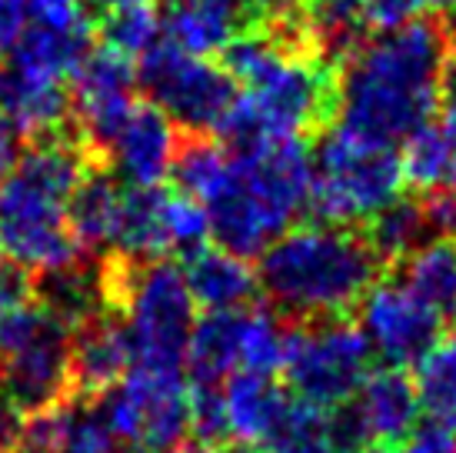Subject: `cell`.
Masks as SVG:
<instances>
[{
  "label": "cell",
  "instance_id": "6da1fadb",
  "mask_svg": "<svg viewBox=\"0 0 456 453\" xmlns=\"http://www.w3.org/2000/svg\"><path fill=\"white\" fill-rule=\"evenodd\" d=\"M456 54L446 13L363 37L337 67V120L360 137L400 147L444 103V77Z\"/></svg>",
  "mask_w": 456,
  "mask_h": 453
},
{
  "label": "cell",
  "instance_id": "7a4b0ae2",
  "mask_svg": "<svg viewBox=\"0 0 456 453\" xmlns=\"http://www.w3.org/2000/svg\"><path fill=\"white\" fill-rule=\"evenodd\" d=\"M383 267L363 226L314 220L287 226L260 251L256 287L283 317L310 320L350 314L370 284L380 280Z\"/></svg>",
  "mask_w": 456,
  "mask_h": 453
},
{
  "label": "cell",
  "instance_id": "3957f363",
  "mask_svg": "<svg viewBox=\"0 0 456 453\" xmlns=\"http://www.w3.org/2000/svg\"><path fill=\"white\" fill-rule=\"evenodd\" d=\"M310 194V153L304 140H264L230 153L227 177L203 201L210 237L220 247L260 257L293 226Z\"/></svg>",
  "mask_w": 456,
  "mask_h": 453
},
{
  "label": "cell",
  "instance_id": "277c9868",
  "mask_svg": "<svg viewBox=\"0 0 456 453\" xmlns=\"http://www.w3.org/2000/svg\"><path fill=\"white\" fill-rule=\"evenodd\" d=\"M107 310L124 324L130 367L183 370V353L193 327V297L183 270L170 260H127L120 253L101 257Z\"/></svg>",
  "mask_w": 456,
  "mask_h": 453
},
{
  "label": "cell",
  "instance_id": "5b68a950",
  "mask_svg": "<svg viewBox=\"0 0 456 453\" xmlns=\"http://www.w3.org/2000/svg\"><path fill=\"white\" fill-rule=\"evenodd\" d=\"M403 167L396 147L346 130L323 127L310 161L306 207L323 224L363 226L380 207L403 194Z\"/></svg>",
  "mask_w": 456,
  "mask_h": 453
},
{
  "label": "cell",
  "instance_id": "8992f818",
  "mask_svg": "<svg viewBox=\"0 0 456 453\" xmlns=\"http://www.w3.org/2000/svg\"><path fill=\"white\" fill-rule=\"evenodd\" d=\"M370 370H373V350L350 314L310 317V320L290 317L280 374L287 377L293 397L333 410L360 391Z\"/></svg>",
  "mask_w": 456,
  "mask_h": 453
},
{
  "label": "cell",
  "instance_id": "52a82bcc",
  "mask_svg": "<svg viewBox=\"0 0 456 453\" xmlns=\"http://www.w3.org/2000/svg\"><path fill=\"white\" fill-rule=\"evenodd\" d=\"M94 403L117 443L160 453L191 441V383L183 370L130 367Z\"/></svg>",
  "mask_w": 456,
  "mask_h": 453
},
{
  "label": "cell",
  "instance_id": "ba28073f",
  "mask_svg": "<svg viewBox=\"0 0 456 453\" xmlns=\"http://www.w3.org/2000/svg\"><path fill=\"white\" fill-rule=\"evenodd\" d=\"M137 90L187 134H216L237 101V80L224 67L170 40H157L137 61Z\"/></svg>",
  "mask_w": 456,
  "mask_h": 453
},
{
  "label": "cell",
  "instance_id": "9c48e42d",
  "mask_svg": "<svg viewBox=\"0 0 456 453\" xmlns=\"http://www.w3.org/2000/svg\"><path fill=\"white\" fill-rule=\"evenodd\" d=\"M0 251L30 274L84 257L67 226V197L20 167L0 177Z\"/></svg>",
  "mask_w": 456,
  "mask_h": 453
},
{
  "label": "cell",
  "instance_id": "30bf717a",
  "mask_svg": "<svg viewBox=\"0 0 456 453\" xmlns=\"http://www.w3.org/2000/svg\"><path fill=\"white\" fill-rule=\"evenodd\" d=\"M70 127L101 161L124 113L137 101V61L114 47H90L70 74Z\"/></svg>",
  "mask_w": 456,
  "mask_h": 453
},
{
  "label": "cell",
  "instance_id": "8fae6325",
  "mask_svg": "<svg viewBox=\"0 0 456 453\" xmlns=\"http://www.w3.org/2000/svg\"><path fill=\"white\" fill-rule=\"evenodd\" d=\"M360 330L387 367H410L444 337V314L400 280H373L360 297Z\"/></svg>",
  "mask_w": 456,
  "mask_h": 453
},
{
  "label": "cell",
  "instance_id": "7c38bea8",
  "mask_svg": "<svg viewBox=\"0 0 456 453\" xmlns=\"http://www.w3.org/2000/svg\"><path fill=\"white\" fill-rule=\"evenodd\" d=\"M0 393L24 414L44 410L74 393L70 383V327L51 314L47 327L24 347L0 357Z\"/></svg>",
  "mask_w": 456,
  "mask_h": 453
},
{
  "label": "cell",
  "instance_id": "4fadbf2b",
  "mask_svg": "<svg viewBox=\"0 0 456 453\" xmlns=\"http://www.w3.org/2000/svg\"><path fill=\"white\" fill-rule=\"evenodd\" d=\"M177 137V124L157 103L134 101L107 140L101 164L110 167L117 180H124L127 187H157L170 177Z\"/></svg>",
  "mask_w": 456,
  "mask_h": 453
},
{
  "label": "cell",
  "instance_id": "5bb4252c",
  "mask_svg": "<svg viewBox=\"0 0 456 453\" xmlns=\"http://www.w3.org/2000/svg\"><path fill=\"white\" fill-rule=\"evenodd\" d=\"M254 24V11L247 0H164L160 11L164 40L197 57L220 54Z\"/></svg>",
  "mask_w": 456,
  "mask_h": 453
},
{
  "label": "cell",
  "instance_id": "9a60e30c",
  "mask_svg": "<svg viewBox=\"0 0 456 453\" xmlns=\"http://www.w3.org/2000/svg\"><path fill=\"white\" fill-rule=\"evenodd\" d=\"M360 427L370 443H403V437L417 427L419 420V397L413 387V377L403 367H383L370 370L360 391L350 397Z\"/></svg>",
  "mask_w": 456,
  "mask_h": 453
},
{
  "label": "cell",
  "instance_id": "2e32d148",
  "mask_svg": "<svg viewBox=\"0 0 456 453\" xmlns=\"http://www.w3.org/2000/svg\"><path fill=\"white\" fill-rule=\"evenodd\" d=\"M130 370V347L114 310L70 330V383L77 397H97Z\"/></svg>",
  "mask_w": 456,
  "mask_h": 453
},
{
  "label": "cell",
  "instance_id": "e0dca14e",
  "mask_svg": "<svg viewBox=\"0 0 456 453\" xmlns=\"http://www.w3.org/2000/svg\"><path fill=\"white\" fill-rule=\"evenodd\" d=\"M0 111L11 117L24 137H47L70 127V90L67 80L27 74L0 63Z\"/></svg>",
  "mask_w": 456,
  "mask_h": 453
},
{
  "label": "cell",
  "instance_id": "ac0fdd59",
  "mask_svg": "<svg viewBox=\"0 0 456 453\" xmlns=\"http://www.w3.org/2000/svg\"><path fill=\"white\" fill-rule=\"evenodd\" d=\"M183 280L191 290L193 303L203 310H237L254 301L256 270L247 264V257L227 251V247H207L200 243L197 251L183 253Z\"/></svg>",
  "mask_w": 456,
  "mask_h": 453
},
{
  "label": "cell",
  "instance_id": "d6986e66",
  "mask_svg": "<svg viewBox=\"0 0 456 453\" xmlns=\"http://www.w3.org/2000/svg\"><path fill=\"white\" fill-rule=\"evenodd\" d=\"M84 257H77L64 267H53V270H40L34 277V301L70 330L107 310L103 264L84 260Z\"/></svg>",
  "mask_w": 456,
  "mask_h": 453
},
{
  "label": "cell",
  "instance_id": "ffe728a7",
  "mask_svg": "<svg viewBox=\"0 0 456 453\" xmlns=\"http://www.w3.org/2000/svg\"><path fill=\"white\" fill-rule=\"evenodd\" d=\"M120 180L107 164H90L67 197V226L84 253L110 251L117 214H120Z\"/></svg>",
  "mask_w": 456,
  "mask_h": 453
},
{
  "label": "cell",
  "instance_id": "44dd1931",
  "mask_svg": "<svg viewBox=\"0 0 456 453\" xmlns=\"http://www.w3.org/2000/svg\"><path fill=\"white\" fill-rule=\"evenodd\" d=\"M240 310H207V317L193 320L183 370L191 383H216L227 380L240 367Z\"/></svg>",
  "mask_w": 456,
  "mask_h": 453
},
{
  "label": "cell",
  "instance_id": "7402d4cb",
  "mask_svg": "<svg viewBox=\"0 0 456 453\" xmlns=\"http://www.w3.org/2000/svg\"><path fill=\"white\" fill-rule=\"evenodd\" d=\"M220 393H224L230 437L247 443H260L280 407L287 403V391L273 380V374H256V370H233Z\"/></svg>",
  "mask_w": 456,
  "mask_h": 453
},
{
  "label": "cell",
  "instance_id": "603a6c76",
  "mask_svg": "<svg viewBox=\"0 0 456 453\" xmlns=\"http://www.w3.org/2000/svg\"><path fill=\"white\" fill-rule=\"evenodd\" d=\"M164 194L157 187H127L120 197L110 253H120L127 260H157L167 253L164 234Z\"/></svg>",
  "mask_w": 456,
  "mask_h": 453
},
{
  "label": "cell",
  "instance_id": "cb8c5ba5",
  "mask_svg": "<svg viewBox=\"0 0 456 453\" xmlns=\"http://www.w3.org/2000/svg\"><path fill=\"white\" fill-rule=\"evenodd\" d=\"M400 267V284L427 301L440 314H456V237H430L406 253Z\"/></svg>",
  "mask_w": 456,
  "mask_h": 453
},
{
  "label": "cell",
  "instance_id": "d4e9b609",
  "mask_svg": "<svg viewBox=\"0 0 456 453\" xmlns=\"http://www.w3.org/2000/svg\"><path fill=\"white\" fill-rule=\"evenodd\" d=\"M264 453H337L333 416L327 407H317L300 397H287L273 424L260 437Z\"/></svg>",
  "mask_w": 456,
  "mask_h": 453
},
{
  "label": "cell",
  "instance_id": "484cf974",
  "mask_svg": "<svg viewBox=\"0 0 456 453\" xmlns=\"http://www.w3.org/2000/svg\"><path fill=\"white\" fill-rule=\"evenodd\" d=\"M363 234H367L370 247L377 251V257H380L387 267L396 264V260H403L413 247H419L423 240L433 237L419 194H413V197H403V194L393 197L387 207H380V210L363 224Z\"/></svg>",
  "mask_w": 456,
  "mask_h": 453
},
{
  "label": "cell",
  "instance_id": "4316f807",
  "mask_svg": "<svg viewBox=\"0 0 456 453\" xmlns=\"http://www.w3.org/2000/svg\"><path fill=\"white\" fill-rule=\"evenodd\" d=\"M227 167L230 151L216 134H187V130H180L174 161H170V177H174L180 194L203 203L220 187V180L227 177Z\"/></svg>",
  "mask_w": 456,
  "mask_h": 453
},
{
  "label": "cell",
  "instance_id": "83f0119b",
  "mask_svg": "<svg viewBox=\"0 0 456 453\" xmlns=\"http://www.w3.org/2000/svg\"><path fill=\"white\" fill-rule=\"evenodd\" d=\"M400 147H403L400 151L403 184L413 187V194H430V190L450 187L456 167V151L444 127L433 124V120L417 127Z\"/></svg>",
  "mask_w": 456,
  "mask_h": 453
},
{
  "label": "cell",
  "instance_id": "f1b7e54d",
  "mask_svg": "<svg viewBox=\"0 0 456 453\" xmlns=\"http://www.w3.org/2000/svg\"><path fill=\"white\" fill-rule=\"evenodd\" d=\"M417 397L419 410L430 420L456 430V337H440L417 360Z\"/></svg>",
  "mask_w": 456,
  "mask_h": 453
},
{
  "label": "cell",
  "instance_id": "f546056e",
  "mask_svg": "<svg viewBox=\"0 0 456 453\" xmlns=\"http://www.w3.org/2000/svg\"><path fill=\"white\" fill-rule=\"evenodd\" d=\"M287 324L277 307H243L240 310V367L256 374H280L287 350Z\"/></svg>",
  "mask_w": 456,
  "mask_h": 453
},
{
  "label": "cell",
  "instance_id": "4dcf8cb0",
  "mask_svg": "<svg viewBox=\"0 0 456 453\" xmlns=\"http://www.w3.org/2000/svg\"><path fill=\"white\" fill-rule=\"evenodd\" d=\"M101 37L107 47L127 54L130 61H140L160 40V13L151 11V4L137 7H117L101 17Z\"/></svg>",
  "mask_w": 456,
  "mask_h": 453
},
{
  "label": "cell",
  "instance_id": "1f68e13d",
  "mask_svg": "<svg viewBox=\"0 0 456 453\" xmlns=\"http://www.w3.org/2000/svg\"><path fill=\"white\" fill-rule=\"evenodd\" d=\"M164 234L167 253H191L210 237L207 207L187 194H164Z\"/></svg>",
  "mask_w": 456,
  "mask_h": 453
},
{
  "label": "cell",
  "instance_id": "d6a6232c",
  "mask_svg": "<svg viewBox=\"0 0 456 453\" xmlns=\"http://www.w3.org/2000/svg\"><path fill=\"white\" fill-rule=\"evenodd\" d=\"M191 437L207 450L230 441L224 393L216 383H191Z\"/></svg>",
  "mask_w": 456,
  "mask_h": 453
},
{
  "label": "cell",
  "instance_id": "836d02e7",
  "mask_svg": "<svg viewBox=\"0 0 456 453\" xmlns=\"http://www.w3.org/2000/svg\"><path fill=\"white\" fill-rule=\"evenodd\" d=\"M446 7H450V0H363L360 21H363L367 34H383V30L403 27L427 13H444Z\"/></svg>",
  "mask_w": 456,
  "mask_h": 453
},
{
  "label": "cell",
  "instance_id": "e575fe53",
  "mask_svg": "<svg viewBox=\"0 0 456 453\" xmlns=\"http://www.w3.org/2000/svg\"><path fill=\"white\" fill-rule=\"evenodd\" d=\"M30 24L57 27V30H84L97 27L87 11V0H27Z\"/></svg>",
  "mask_w": 456,
  "mask_h": 453
},
{
  "label": "cell",
  "instance_id": "d590c367",
  "mask_svg": "<svg viewBox=\"0 0 456 453\" xmlns=\"http://www.w3.org/2000/svg\"><path fill=\"white\" fill-rule=\"evenodd\" d=\"M403 450L400 453H456V430L436 424V420H427L410 430L400 443Z\"/></svg>",
  "mask_w": 456,
  "mask_h": 453
},
{
  "label": "cell",
  "instance_id": "8d00e7d4",
  "mask_svg": "<svg viewBox=\"0 0 456 453\" xmlns=\"http://www.w3.org/2000/svg\"><path fill=\"white\" fill-rule=\"evenodd\" d=\"M27 301H34V274L13 260L0 264V314H7Z\"/></svg>",
  "mask_w": 456,
  "mask_h": 453
},
{
  "label": "cell",
  "instance_id": "74e56055",
  "mask_svg": "<svg viewBox=\"0 0 456 453\" xmlns=\"http://www.w3.org/2000/svg\"><path fill=\"white\" fill-rule=\"evenodd\" d=\"M256 24H297L306 21V0H247Z\"/></svg>",
  "mask_w": 456,
  "mask_h": 453
},
{
  "label": "cell",
  "instance_id": "f35d334b",
  "mask_svg": "<svg viewBox=\"0 0 456 453\" xmlns=\"http://www.w3.org/2000/svg\"><path fill=\"white\" fill-rule=\"evenodd\" d=\"M27 24H30L27 0H0V54L11 51L13 40L24 34Z\"/></svg>",
  "mask_w": 456,
  "mask_h": 453
},
{
  "label": "cell",
  "instance_id": "ab89813d",
  "mask_svg": "<svg viewBox=\"0 0 456 453\" xmlns=\"http://www.w3.org/2000/svg\"><path fill=\"white\" fill-rule=\"evenodd\" d=\"M24 410L0 393V453H17L20 433H24Z\"/></svg>",
  "mask_w": 456,
  "mask_h": 453
},
{
  "label": "cell",
  "instance_id": "60d3db41",
  "mask_svg": "<svg viewBox=\"0 0 456 453\" xmlns=\"http://www.w3.org/2000/svg\"><path fill=\"white\" fill-rule=\"evenodd\" d=\"M24 153V134L17 130L7 113L0 111V177H7Z\"/></svg>",
  "mask_w": 456,
  "mask_h": 453
},
{
  "label": "cell",
  "instance_id": "b9f144b4",
  "mask_svg": "<svg viewBox=\"0 0 456 453\" xmlns=\"http://www.w3.org/2000/svg\"><path fill=\"white\" fill-rule=\"evenodd\" d=\"M210 453H264L256 443H247V441H233V443H220V447H214Z\"/></svg>",
  "mask_w": 456,
  "mask_h": 453
},
{
  "label": "cell",
  "instance_id": "7bdbcfd3",
  "mask_svg": "<svg viewBox=\"0 0 456 453\" xmlns=\"http://www.w3.org/2000/svg\"><path fill=\"white\" fill-rule=\"evenodd\" d=\"M103 11H117V7H137V4H151V0H90Z\"/></svg>",
  "mask_w": 456,
  "mask_h": 453
},
{
  "label": "cell",
  "instance_id": "ee69618b",
  "mask_svg": "<svg viewBox=\"0 0 456 453\" xmlns=\"http://www.w3.org/2000/svg\"><path fill=\"white\" fill-rule=\"evenodd\" d=\"M356 453H400V450L390 447V443H367V447H360Z\"/></svg>",
  "mask_w": 456,
  "mask_h": 453
},
{
  "label": "cell",
  "instance_id": "f6af8a7d",
  "mask_svg": "<svg viewBox=\"0 0 456 453\" xmlns=\"http://www.w3.org/2000/svg\"><path fill=\"white\" fill-rule=\"evenodd\" d=\"M160 453H210V450H207V447H200V443H197V447H187V443H183V447H174V450H160Z\"/></svg>",
  "mask_w": 456,
  "mask_h": 453
},
{
  "label": "cell",
  "instance_id": "bcb514c9",
  "mask_svg": "<svg viewBox=\"0 0 456 453\" xmlns=\"http://www.w3.org/2000/svg\"><path fill=\"white\" fill-rule=\"evenodd\" d=\"M450 7H453V17H450V24L456 27V0H450Z\"/></svg>",
  "mask_w": 456,
  "mask_h": 453
},
{
  "label": "cell",
  "instance_id": "7dc6e473",
  "mask_svg": "<svg viewBox=\"0 0 456 453\" xmlns=\"http://www.w3.org/2000/svg\"><path fill=\"white\" fill-rule=\"evenodd\" d=\"M450 187H453V194H456V167H453V180H450Z\"/></svg>",
  "mask_w": 456,
  "mask_h": 453
},
{
  "label": "cell",
  "instance_id": "c3c4849f",
  "mask_svg": "<svg viewBox=\"0 0 456 453\" xmlns=\"http://www.w3.org/2000/svg\"><path fill=\"white\" fill-rule=\"evenodd\" d=\"M0 264H4V251H0Z\"/></svg>",
  "mask_w": 456,
  "mask_h": 453
}]
</instances>
